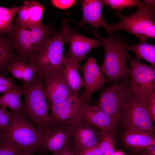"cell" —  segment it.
<instances>
[{
	"mask_svg": "<svg viewBox=\"0 0 155 155\" xmlns=\"http://www.w3.org/2000/svg\"><path fill=\"white\" fill-rule=\"evenodd\" d=\"M19 61L16 54L3 34H0V75L6 76L10 66L14 62Z\"/></svg>",
	"mask_w": 155,
	"mask_h": 155,
	"instance_id": "cell-20",
	"label": "cell"
},
{
	"mask_svg": "<svg viewBox=\"0 0 155 155\" xmlns=\"http://www.w3.org/2000/svg\"><path fill=\"white\" fill-rule=\"evenodd\" d=\"M143 3L148 6L155 7V1L154 0H144Z\"/></svg>",
	"mask_w": 155,
	"mask_h": 155,
	"instance_id": "cell-37",
	"label": "cell"
},
{
	"mask_svg": "<svg viewBox=\"0 0 155 155\" xmlns=\"http://www.w3.org/2000/svg\"><path fill=\"white\" fill-rule=\"evenodd\" d=\"M104 5H107L117 12H121L125 8L137 7L141 2L137 0H102Z\"/></svg>",
	"mask_w": 155,
	"mask_h": 155,
	"instance_id": "cell-28",
	"label": "cell"
},
{
	"mask_svg": "<svg viewBox=\"0 0 155 155\" xmlns=\"http://www.w3.org/2000/svg\"><path fill=\"white\" fill-rule=\"evenodd\" d=\"M12 115L11 111H8L0 105V129L7 133Z\"/></svg>",
	"mask_w": 155,
	"mask_h": 155,
	"instance_id": "cell-30",
	"label": "cell"
},
{
	"mask_svg": "<svg viewBox=\"0 0 155 155\" xmlns=\"http://www.w3.org/2000/svg\"><path fill=\"white\" fill-rule=\"evenodd\" d=\"M69 48L66 56L77 63L86 58V54L94 47H101L99 40L84 36L73 29L70 31L68 42Z\"/></svg>",
	"mask_w": 155,
	"mask_h": 155,
	"instance_id": "cell-14",
	"label": "cell"
},
{
	"mask_svg": "<svg viewBox=\"0 0 155 155\" xmlns=\"http://www.w3.org/2000/svg\"><path fill=\"white\" fill-rule=\"evenodd\" d=\"M51 3L55 7L62 9H66L69 8L75 3L74 0H52Z\"/></svg>",
	"mask_w": 155,
	"mask_h": 155,
	"instance_id": "cell-32",
	"label": "cell"
},
{
	"mask_svg": "<svg viewBox=\"0 0 155 155\" xmlns=\"http://www.w3.org/2000/svg\"><path fill=\"white\" fill-rule=\"evenodd\" d=\"M12 111V117L7 132L8 136L23 150L34 153L39 152L43 139L42 133L23 114Z\"/></svg>",
	"mask_w": 155,
	"mask_h": 155,
	"instance_id": "cell-7",
	"label": "cell"
},
{
	"mask_svg": "<svg viewBox=\"0 0 155 155\" xmlns=\"http://www.w3.org/2000/svg\"><path fill=\"white\" fill-rule=\"evenodd\" d=\"M83 103L80 95H78L73 96L63 101L49 106L53 121L56 124L70 126L81 122Z\"/></svg>",
	"mask_w": 155,
	"mask_h": 155,
	"instance_id": "cell-11",
	"label": "cell"
},
{
	"mask_svg": "<svg viewBox=\"0 0 155 155\" xmlns=\"http://www.w3.org/2000/svg\"><path fill=\"white\" fill-rule=\"evenodd\" d=\"M52 155H74L71 151L65 150L52 154Z\"/></svg>",
	"mask_w": 155,
	"mask_h": 155,
	"instance_id": "cell-36",
	"label": "cell"
},
{
	"mask_svg": "<svg viewBox=\"0 0 155 155\" xmlns=\"http://www.w3.org/2000/svg\"><path fill=\"white\" fill-rule=\"evenodd\" d=\"M18 8V7L7 8L0 6V34L7 33L11 30Z\"/></svg>",
	"mask_w": 155,
	"mask_h": 155,
	"instance_id": "cell-25",
	"label": "cell"
},
{
	"mask_svg": "<svg viewBox=\"0 0 155 155\" xmlns=\"http://www.w3.org/2000/svg\"><path fill=\"white\" fill-rule=\"evenodd\" d=\"M34 153L30 151L24 150L17 155H33Z\"/></svg>",
	"mask_w": 155,
	"mask_h": 155,
	"instance_id": "cell-38",
	"label": "cell"
},
{
	"mask_svg": "<svg viewBox=\"0 0 155 155\" xmlns=\"http://www.w3.org/2000/svg\"><path fill=\"white\" fill-rule=\"evenodd\" d=\"M9 72L23 83L31 82L36 74V70L32 65L19 61L11 64L9 68Z\"/></svg>",
	"mask_w": 155,
	"mask_h": 155,
	"instance_id": "cell-22",
	"label": "cell"
},
{
	"mask_svg": "<svg viewBox=\"0 0 155 155\" xmlns=\"http://www.w3.org/2000/svg\"><path fill=\"white\" fill-rule=\"evenodd\" d=\"M147 107L153 121H155V92L147 100Z\"/></svg>",
	"mask_w": 155,
	"mask_h": 155,
	"instance_id": "cell-33",
	"label": "cell"
},
{
	"mask_svg": "<svg viewBox=\"0 0 155 155\" xmlns=\"http://www.w3.org/2000/svg\"><path fill=\"white\" fill-rule=\"evenodd\" d=\"M55 33L49 24L30 28L21 26L15 20L5 37L16 51L19 61L27 63Z\"/></svg>",
	"mask_w": 155,
	"mask_h": 155,
	"instance_id": "cell-2",
	"label": "cell"
},
{
	"mask_svg": "<svg viewBox=\"0 0 155 155\" xmlns=\"http://www.w3.org/2000/svg\"><path fill=\"white\" fill-rule=\"evenodd\" d=\"M121 137L124 145L135 154L155 142L154 132L132 127L125 129L121 133Z\"/></svg>",
	"mask_w": 155,
	"mask_h": 155,
	"instance_id": "cell-15",
	"label": "cell"
},
{
	"mask_svg": "<svg viewBox=\"0 0 155 155\" xmlns=\"http://www.w3.org/2000/svg\"><path fill=\"white\" fill-rule=\"evenodd\" d=\"M22 94L21 86H17L4 92L0 97V105L9 108L11 111L22 114L23 102L20 97Z\"/></svg>",
	"mask_w": 155,
	"mask_h": 155,
	"instance_id": "cell-21",
	"label": "cell"
},
{
	"mask_svg": "<svg viewBox=\"0 0 155 155\" xmlns=\"http://www.w3.org/2000/svg\"><path fill=\"white\" fill-rule=\"evenodd\" d=\"M130 68V82L133 94L147 100L155 92V66L144 64L129 54Z\"/></svg>",
	"mask_w": 155,
	"mask_h": 155,
	"instance_id": "cell-8",
	"label": "cell"
},
{
	"mask_svg": "<svg viewBox=\"0 0 155 155\" xmlns=\"http://www.w3.org/2000/svg\"><path fill=\"white\" fill-rule=\"evenodd\" d=\"M98 39L104 50V60L99 66L103 75L111 82L128 79L130 70L127 64L129 54L126 41L118 33L108 34L106 38L100 36Z\"/></svg>",
	"mask_w": 155,
	"mask_h": 155,
	"instance_id": "cell-4",
	"label": "cell"
},
{
	"mask_svg": "<svg viewBox=\"0 0 155 155\" xmlns=\"http://www.w3.org/2000/svg\"><path fill=\"white\" fill-rule=\"evenodd\" d=\"M7 134V133L1 129H0V141Z\"/></svg>",
	"mask_w": 155,
	"mask_h": 155,
	"instance_id": "cell-39",
	"label": "cell"
},
{
	"mask_svg": "<svg viewBox=\"0 0 155 155\" xmlns=\"http://www.w3.org/2000/svg\"><path fill=\"white\" fill-rule=\"evenodd\" d=\"M145 150L151 155H155V142L148 146Z\"/></svg>",
	"mask_w": 155,
	"mask_h": 155,
	"instance_id": "cell-35",
	"label": "cell"
},
{
	"mask_svg": "<svg viewBox=\"0 0 155 155\" xmlns=\"http://www.w3.org/2000/svg\"><path fill=\"white\" fill-rule=\"evenodd\" d=\"M135 155H151L148 153L145 149L139 152Z\"/></svg>",
	"mask_w": 155,
	"mask_h": 155,
	"instance_id": "cell-40",
	"label": "cell"
},
{
	"mask_svg": "<svg viewBox=\"0 0 155 155\" xmlns=\"http://www.w3.org/2000/svg\"><path fill=\"white\" fill-rule=\"evenodd\" d=\"M61 30L55 33L28 62L35 69L36 74L45 79L62 75L65 43L68 42L71 29L66 19L62 21Z\"/></svg>",
	"mask_w": 155,
	"mask_h": 155,
	"instance_id": "cell-1",
	"label": "cell"
},
{
	"mask_svg": "<svg viewBox=\"0 0 155 155\" xmlns=\"http://www.w3.org/2000/svg\"><path fill=\"white\" fill-rule=\"evenodd\" d=\"M128 51H132L136 56V59H144L155 66V46L146 42H141L133 45L127 44Z\"/></svg>",
	"mask_w": 155,
	"mask_h": 155,
	"instance_id": "cell-23",
	"label": "cell"
},
{
	"mask_svg": "<svg viewBox=\"0 0 155 155\" xmlns=\"http://www.w3.org/2000/svg\"><path fill=\"white\" fill-rule=\"evenodd\" d=\"M147 100L135 97L133 94L125 105L119 123L125 129L132 127L145 131L153 132V120L147 108Z\"/></svg>",
	"mask_w": 155,
	"mask_h": 155,
	"instance_id": "cell-9",
	"label": "cell"
},
{
	"mask_svg": "<svg viewBox=\"0 0 155 155\" xmlns=\"http://www.w3.org/2000/svg\"><path fill=\"white\" fill-rule=\"evenodd\" d=\"M44 81L36 73L32 81L21 85L24 98L22 114L28 118L43 135L54 124L49 113Z\"/></svg>",
	"mask_w": 155,
	"mask_h": 155,
	"instance_id": "cell-3",
	"label": "cell"
},
{
	"mask_svg": "<svg viewBox=\"0 0 155 155\" xmlns=\"http://www.w3.org/2000/svg\"><path fill=\"white\" fill-rule=\"evenodd\" d=\"M65 150L73 152L70 126L54 123L43 134L39 152L43 151L53 154Z\"/></svg>",
	"mask_w": 155,
	"mask_h": 155,
	"instance_id": "cell-10",
	"label": "cell"
},
{
	"mask_svg": "<svg viewBox=\"0 0 155 155\" xmlns=\"http://www.w3.org/2000/svg\"><path fill=\"white\" fill-rule=\"evenodd\" d=\"M136 11L125 16L121 12L115 14L119 21L110 24L105 30L108 34L116 30H123L136 36L141 42H146L148 38H155V7L148 6L141 1Z\"/></svg>",
	"mask_w": 155,
	"mask_h": 155,
	"instance_id": "cell-5",
	"label": "cell"
},
{
	"mask_svg": "<svg viewBox=\"0 0 155 155\" xmlns=\"http://www.w3.org/2000/svg\"><path fill=\"white\" fill-rule=\"evenodd\" d=\"M44 85L48 106L61 102L75 96L70 91L61 75L44 79Z\"/></svg>",
	"mask_w": 155,
	"mask_h": 155,
	"instance_id": "cell-16",
	"label": "cell"
},
{
	"mask_svg": "<svg viewBox=\"0 0 155 155\" xmlns=\"http://www.w3.org/2000/svg\"><path fill=\"white\" fill-rule=\"evenodd\" d=\"M70 127L74 155H79L100 142L101 131L98 132L97 128L82 121Z\"/></svg>",
	"mask_w": 155,
	"mask_h": 155,
	"instance_id": "cell-12",
	"label": "cell"
},
{
	"mask_svg": "<svg viewBox=\"0 0 155 155\" xmlns=\"http://www.w3.org/2000/svg\"><path fill=\"white\" fill-rule=\"evenodd\" d=\"M132 94L128 79L113 82L101 92L96 105L109 117L115 133L123 109Z\"/></svg>",
	"mask_w": 155,
	"mask_h": 155,
	"instance_id": "cell-6",
	"label": "cell"
},
{
	"mask_svg": "<svg viewBox=\"0 0 155 155\" xmlns=\"http://www.w3.org/2000/svg\"><path fill=\"white\" fill-rule=\"evenodd\" d=\"M23 150L14 143L7 134L0 141V155H17Z\"/></svg>",
	"mask_w": 155,
	"mask_h": 155,
	"instance_id": "cell-27",
	"label": "cell"
},
{
	"mask_svg": "<svg viewBox=\"0 0 155 155\" xmlns=\"http://www.w3.org/2000/svg\"><path fill=\"white\" fill-rule=\"evenodd\" d=\"M80 69L83 74L85 88L80 95L84 103L90 104L92 94L96 90L100 89L107 80L92 57L88 58L84 65L80 66Z\"/></svg>",
	"mask_w": 155,
	"mask_h": 155,
	"instance_id": "cell-13",
	"label": "cell"
},
{
	"mask_svg": "<svg viewBox=\"0 0 155 155\" xmlns=\"http://www.w3.org/2000/svg\"><path fill=\"white\" fill-rule=\"evenodd\" d=\"M113 155H125L122 152L115 150Z\"/></svg>",
	"mask_w": 155,
	"mask_h": 155,
	"instance_id": "cell-41",
	"label": "cell"
},
{
	"mask_svg": "<svg viewBox=\"0 0 155 155\" xmlns=\"http://www.w3.org/2000/svg\"><path fill=\"white\" fill-rule=\"evenodd\" d=\"M79 155H102L99 143L84 151Z\"/></svg>",
	"mask_w": 155,
	"mask_h": 155,
	"instance_id": "cell-34",
	"label": "cell"
},
{
	"mask_svg": "<svg viewBox=\"0 0 155 155\" xmlns=\"http://www.w3.org/2000/svg\"><path fill=\"white\" fill-rule=\"evenodd\" d=\"M13 78L11 77L5 78L0 75V92H5L12 88L17 85L14 84Z\"/></svg>",
	"mask_w": 155,
	"mask_h": 155,
	"instance_id": "cell-31",
	"label": "cell"
},
{
	"mask_svg": "<svg viewBox=\"0 0 155 155\" xmlns=\"http://www.w3.org/2000/svg\"><path fill=\"white\" fill-rule=\"evenodd\" d=\"M24 2L28 8L29 20V28H33L42 25L43 6L35 0H26Z\"/></svg>",
	"mask_w": 155,
	"mask_h": 155,
	"instance_id": "cell-24",
	"label": "cell"
},
{
	"mask_svg": "<svg viewBox=\"0 0 155 155\" xmlns=\"http://www.w3.org/2000/svg\"><path fill=\"white\" fill-rule=\"evenodd\" d=\"M114 134L101 131L99 145L102 155H113L115 151Z\"/></svg>",
	"mask_w": 155,
	"mask_h": 155,
	"instance_id": "cell-26",
	"label": "cell"
},
{
	"mask_svg": "<svg viewBox=\"0 0 155 155\" xmlns=\"http://www.w3.org/2000/svg\"><path fill=\"white\" fill-rule=\"evenodd\" d=\"M80 3L83 13L81 24H88L97 32L100 27H102L106 30L110 24L105 22L102 17V8L104 5L102 1L83 0Z\"/></svg>",
	"mask_w": 155,
	"mask_h": 155,
	"instance_id": "cell-17",
	"label": "cell"
},
{
	"mask_svg": "<svg viewBox=\"0 0 155 155\" xmlns=\"http://www.w3.org/2000/svg\"><path fill=\"white\" fill-rule=\"evenodd\" d=\"M63 69L62 78L72 93L78 96L80 88L84 87V83L79 73L80 66L79 63L63 56Z\"/></svg>",
	"mask_w": 155,
	"mask_h": 155,
	"instance_id": "cell-19",
	"label": "cell"
},
{
	"mask_svg": "<svg viewBox=\"0 0 155 155\" xmlns=\"http://www.w3.org/2000/svg\"><path fill=\"white\" fill-rule=\"evenodd\" d=\"M18 16L15 20L21 26L29 28V20L28 7L23 2V4L18 7Z\"/></svg>",
	"mask_w": 155,
	"mask_h": 155,
	"instance_id": "cell-29",
	"label": "cell"
},
{
	"mask_svg": "<svg viewBox=\"0 0 155 155\" xmlns=\"http://www.w3.org/2000/svg\"><path fill=\"white\" fill-rule=\"evenodd\" d=\"M81 121L94 126L103 132L115 133L109 117L96 105L83 103L81 114Z\"/></svg>",
	"mask_w": 155,
	"mask_h": 155,
	"instance_id": "cell-18",
	"label": "cell"
}]
</instances>
